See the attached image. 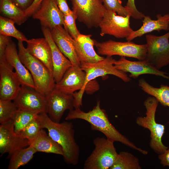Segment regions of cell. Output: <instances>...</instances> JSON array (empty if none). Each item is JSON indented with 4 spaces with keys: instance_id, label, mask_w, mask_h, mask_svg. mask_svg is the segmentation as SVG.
<instances>
[{
    "instance_id": "cell-15",
    "label": "cell",
    "mask_w": 169,
    "mask_h": 169,
    "mask_svg": "<svg viewBox=\"0 0 169 169\" xmlns=\"http://www.w3.org/2000/svg\"><path fill=\"white\" fill-rule=\"evenodd\" d=\"M114 65L118 70L130 73L131 78L136 79L140 75L148 74L169 80L167 73L158 69L147 60L131 61L127 59L125 57H121L118 60L115 61Z\"/></svg>"
},
{
    "instance_id": "cell-30",
    "label": "cell",
    "mask_w": 169,
    "mask_h": 169,
    "mask_svg": "<svg viewBox=\"0 0 169 169\" xmlns=\"http://www.w3.org/2000/svg\"><path fill=\"white\" fill-rule=\"evenodd\" d=\"M38 114L18 109L12 116L15 132L18 135L20 131L33 120L36 118Z\"/></svg>"
},
{
    "instance_id": "cell-2",
    "label": "cell",
    "mask_w": 169,
    "mask_h": 169,
    "mask_svg": "<svg viewBox=\"0 0 169 169\" xmlns=\"http://www.w3.org/2000/svg\"><path fill=\"white\" fill-rule=\"evenodd\" d=\"M76 119L87 121L90 124L92 130L100 131L109 139L119 142L143 155L148 153L147 151L136 146L115 129L110 121L105 110L101 109L100 100L97 101L96 105L93 109L88 112L83 111L80 108L69 110L65 120Z\"/></svg>"
},
{
    "instance_id": "cell-35",
    "label": "cell",
    "mask_w": 169,
    "mask_h": 169,
    "mask_svg": "<svg viewBox=\"0 0 169 169\" xmlns=\"http://www.w3.org/2000/svg\"><path fill=\"white\" fill-rule=\"evenodd\" d=\"M125 7L131 17L134 19H142L145 16L143 13L139 11L137 9L135 0H128L126 5Z\"/></svg>"
},
{
    "instance_id": "cell-37",
    "label": "cell",
    "mask_w": 169,
    "mask_h": 169,
    "mask_svg": "<svg viewBox=\"0 0 169 169\" xmlns=\"http://www.w3.org/2000/svg\"><path fill=\"white\" fill-rule=\"evenodd\" d=\"M43 0H34L31 5L24 10L26 16L27 18L30 17L39 8Z\"/></svg>"
},
{
    "instance_id": "cell-21",
    "label": "cell",
    "mask_w": 169,
    "mask_h": 169,
    "mask_svg": "<svg viewBox=\"0 0 169 169\" xmlns=\"http://www.w3.org/2000/svg\"><path fill=\"white\" fill-rule=\"evenodd\" d=\"M91 34H81L74 39V44L78 59L80 63H93L101 61L105 58L95 51V40Z\"/></svg>"
},
{
    "instance_id": "cell-19",
    "label": "cell",
    "mask_w": 169,
    "mask_h": 169,
    "mask_svg": "<svg viewBox=\"0 0 169 169\" xmlns=\"http://www.w3.org/2000/svg\"><path fill=\"white\" fill-rule=\"evenodd\" d=\"M44 37L48 41L51 50L53 64V77L56 83L62 78L66 71L72 65L70 61L61 52L52 38L51 30L41 27Z\"/></svg>"
},
{
    "instance_id": "cell-27",
    "label": "cell",
    "mask_w": 169,
    "mask_h": 169,
    "mask_svg": "<svg viewBox=\"0 0 169 169\" xmlns=\"http://www.w3.org/2000/svg\"><path fill=\"white\" fill-rule=\"evenodd\" d=\"M23 148L17 150L11 156L8 169H17L27 164L33 158L37 152L31 146Z\"/></svg>"
},
{
    "instance_id": "cell-39",
    "label": "cell",
    "mask_w": 169,
    "mask_h": 169,
    "mask_svg": "<svg viewBox=\"0 0 169 169\" xmlns=\"http://www.w3.org/2000/svg\"><path fill=\"white\" fill-rule=\"evenodd\" d=\"M18 7L23 10L29 8L34 0H11Z\"/></svg>"
},
{
    "instance_id": "cell-18",
    "label": "cell",
    "mask_w": 169,
    "mask_h": 169,
    "mask_svg": "<svg viewBox=\"0 0 169 169\" xmlns=\"http://www.w3.org/2000/svg\"><path fill=\"white\" fill-rule=\"evenodd\" d=\"M5 57L8 63L15 69L21 85L35 90V86L32 75L22 62L16 44L12 40L6 49Z\"/></svg>"
},
{
    "instance_id": "cell-29",
    "label": "cell",
    "mask_w": 169,
    "mask_h": 169,
    "mask_svg": "<svg viewBox=\"0 0 169 169\" xmlns=\"http://www.w3.org/2000/svg\"><path fill=\"white\" fill-rule=\"evenodd\" d=\"M15 23L12 20L0 16V34L14 38L18 41L26 42L28 39L22 32L16 28Z\"/></svg>"
},
{
    "instance_id": "cell-5",
    "label": "cell",
    "mask_w": 169,
    "mask_h": 169,
    "mask_svg": "<svg viewBox=\"0 0 169 169\" xmlns=\"http://www.w3.org/2000/svg\"><path fill=\"white\" fill-rule=\"evenodd\" d=\"M114 141L103 137H97L93 140L95 148L84 162V169H108L117 159Z\"/></svg>"
},
{
    "instance_id": "cell-6",
    "label": "cell",
    "mask_w": 169,
    "mask_h": 169,
    "mask_svg": "<svg viewBox=\"0 0 169 169\" xmlns=\"http://www.w3.org/2000/svg\"><path fill=\"white\" fill-rule=\"evenodd\" d=\"M95 46L99 55L109 57L117 55L133 58L139 60H146V44H140L131 41L121 42L111 39L99 42L95 40Z\"/></svg>"
},
{
    "instance_id": "cell-22",
    "label": "cell",
    "mask_w": 169,
    "mask_h": 169,
    "mask_svg": "<svg viewBox=\"0 0 169 169\" xmlns=\"http://www.w3.org/2000/svg\"><path fill=\"white\" fill-rule=\"evenodd\" d=\"M26 49L28 52L43 63L52 72L53 64L51 50L45 38L28 39Z\"/></svg>"
},
{
    "instance_id": "cell-20",
    "label": "cell",
    "mask_w": 169,
    "mask_h": 169,
    "mask_svg": "<svg viewBox=\"0 0 169 169\" xmlns=\"http://www.w3.org/2000/svg\"><path fill=\"white\" fill-rule=\"evenodd\" d=\"M51 35L58 48L71 62L72 65L80 66L74 44V39L62 25L56 26L51 30Z\"/></svg>"
},
{
    "instance_id": "cell-11",
    "label": "cell",
    "mask_w": 169,
    "mask_h": 169,
    "mask_svg": "<svg viewBox=\"0 0 169 169\" xmlns=\"http://www.w3.org/2000/svg\"><path fill=\"white\" fill-rule=\"evenodd\" d=\"M117 14L115 11L106 9L99 26L101 36L108 34L126 39L134 31L130 25V15L123 16Z\"/></svg>"
},
{
    "instance_id": "cell-8",
    "label": "cell",
    "mask_w": 169,
    "mask_h": 169,
    "mask_svg": "<svg viewBox=\"0 0 169 169\" xmlns=\"http://www.w3.org/2000/svg\"><path fill=\"white\" fill-rule=\"evenodd\" d=\"M86 78V73L80 66L72 65L66 71L61 80L55 84L54 88L69 94H73L76 92L77 96L79 100H82L85 91L91 95L100 89V87L85 86Z\"/></svg>"
},
{
    "instance_id": "cell-12",
    "label": "cell",
    "mask_w": 169,
    "mask_h": 169,
    "mask_svg": "<svg viewBox=\"0 0 169 169\" xmlns=\"http://www.w3.org/2000/svg\"><path fill=\"white\" fill-rule=\"evenodd\" d=\"M45 97L46 112L55 122H59L65 111L74 109L73 94L65 93L54 88Z\"/></svg>"
},
{
    "instance_id": "cell-31",
    "label": "cell",
    "mask_w": 169,
    "mask_h": 169,
    "mask_svg": "<svg viewBox=\"0 0 169 169\" xmlns=\"http://www.w3.org/2000/svg\"><path fill=\"white\" fill-rule=\"evenodd\" d=\"M18 109L12 100L0 99V123L4 124L12 120L13 115Z\"/></svg>"
},
{
    "instance_id": "cell-26",
    "label": "cell",
    "mask_w": 169,
    "mask_h": 169,
    "mask_svg": "<svg viewBox=\"0 0 169 169\" xmlns=\"http://www.w3.org/2000/svg\"><path fill=\"white\" fill-rule=\"evenodd\" d=\"M138 85L145 93L154 97L162 105L169 107V86L161 84L159 88L155 87L143 78L139 80Z\"/></svg>"
},
{
    "instance_id": "cell-3",
    "label": "cell",
    "mask_w": 169,
    "mask_h": 169,
    "mask_svg": "<svg viewBox=\"0 0 169 169\" xmlns=\"http://www.w3.org/2000/svg\"><path fill=\"white\" fill-rule=\"evenodd\" d=\"M18 54L20 59L32 77L35 90L44 96L55 88V82L53 73L42 62L31 55L18 41Z\"/></svg>"
},
{
    "instance_id": "cell-28",
    "label": "cell",
    "mask_w": 169,
    "mask_h": 169,
    "mask_svg": "<svg viewBox=\"0 0 169 169\" xmlns=\"http://www.w3.org/2000/svg\"><path fill=\"white\" fill-rule=\"evenodd\" d=\"M139 159L127 151H121L110 169H141Z\"/></svg>"
},
{
    "instance_id": "cell-17",
    "label": "cell",
    "mask_w": 169,
    "mask_h": 169,
    "mask_svg": "<svg viewBox=\"0 0 169 169\" xmlns=\"http://www.w3.org/2000/svg\"><path fill=\"white\" fill-rule=\"evenodd\" d=\"M29 146L28 141L16 133L12 120L0 125L1 156L8 153L9 157L17 150Z\"/></svg>"
},
{
    "instance_id": "cell-4",
    "label": "cell",
    "mask_w": 169,
    "mask_h": 169,
    "mask_svg": "<svg viewBox=\"0 0 169 169\" xmlns=\"http://www.w3.org/2000/svg\"><path fill=\"white\" fill-rule=\"evenodd\" d=\"M159 102L154 97H149L144 101V105L146 110V116H138L136 123L139 125L147 129L150 132V146L156 153L161 154L168 147L162 142V138L165 132V126L158 123L155 115Z\"/></svg>"
},
{
    "instance_id": "cell-9",
    "label": "cell",
    "mask_w": 169,
    "mask_h": 169,
    "mask_svg": "<svg viewBox=\"0 0 169 169\" xmlns=\"http://www.w3.org/2000/svg\"><path fill=\"white\" fill-rule=\"evenodd\" d=\"M77 19L89 28L99 27L106 9L101 0H69Z\"/></svg>"
},
{
    "instance_id": "cell-40",
    "label": "cell",
    "mask_w": 169,
    "mask_h": 169,
    "mask_svg": "<svg viewBox=\"0 0 169 169\" xmlns=\"http://www.w3.org/2000/svg\"><path fill=\"white\" fill-rule=\"evenodd\" d=\"M158 157L163 166H169V147L163 153L159 154Z\"/></svg>"
},
{
    "instance_id": "cell-38",
    "label": "cell",
    "mask_w": 169,
    "mask_h": 169,
    "mask_svg": "<svg viewBox=\"0 0 169 169\" xmlns=\"http://www.w3.org/2000/svg\"><path fill=\"white\" fill-rule=\"evenodd\" d=\"M58 6L64 15L69 14L71 13V10L69 7L67 0H56Z\"/></svg>"
},
{
    "instance_id": "cell-32",
    "label": "cell",
    "mask_w": 169,
    "mask_h": 169,
    "mask_svg": "<svg viewBox=\"0 0 169 169\" xmlns=\"http://www.w3.org/2000/svg\"><path fill=\"white\" fill-rule=\"evenodd\" d=\"M37 118L29 123L20 131L18 135L28 141L33 140L42 129Z\"/></svg>"
},
{
    "instance_id": "cell-10",
    "label": "cell",
    "mask_w": 169,
    "mask_h": 169,
    "mask_svg": "<svg viewBox=\"0 0 169 169\" xmlns=\"http://www.w3.org/2000/svg\"><path fill=\"white\" fill-rule=\"evenodd\" d=\"M147 52L146 60L160 70L169 64V32L157 36L146 35Z\"/></svg>"
},
{
    "instance_id": "cell-16",
    "label": "cell",
    "mask_w": 169,
    "mask_h": 169,
    "mask_svg": "<svg viewBox=\"0 0 169 169\" xmlns=\"http://www.w3.org/2000/svg\"><path fill=\"white\" fill-rule=\"evenodd\" d=\"M28 87L21 85L17 96L13 100L18 109L37 114L46 112L45 96Z\"/></svg>"
},
{
    "instance_id": "cell-41",
    "label": "cell",
    "mask_w": 169,
    "mask_h": 169,
    "mask_svg": "<svg viewBox=\"0 0 169 169\" xmlns=\"http://www.w3.org/2000/svg\"><path fill=\"white\" fill-rule=\"evenodd\" d=\"M168 30H169V27H168Z\"/></svg>"
},
{
    "instance_id": "cell-33",
    "label": "cell",
    "mask_w": 169,
    "mask_h": 169,
    "mask_svg": "<svg viewBox=\"0 0 169 169\" xmlns=\"http://www.w3.org/2000/svg\"><path fill=\"white\" fill-rule=\"evenodd\" d=\"M76 19L77 16L72 10L70 14L64 15V21L65 24L64 28L68 31L74 39L76 38L81 34L76 25L75 20Z\"/></svg>"
},
{
    "instance_id": "cell-14",
    "label": "cell",
    "mask_w": 169,
    "mask_h": 169,
    "mask_svg": "<svg viewBox=\"0 0 169 169\" xmlns=\"http://www.w3.org/2000/svg\"><path fill=\"white\" fill-rule=\"evenodd\" d=\"M32 16L39 21L41 27L50 30L59 25L65 27L64 15L59 9L56 0H43Z\"/></svg>"
},
{
    "instance_id": "cell-7",
    "label": "cell",
    "mask_w": 169,
    "mask_h": 169,
    "mask_svg": "<svg viewBox=\"0 0 169 169\" xmlns=\"http://www.w3.org/2000/svg\"><path fill=\"white\" fill-rule=\"evenodd\" d=\"M116 60L112 57L107 56L101 61L93 63H80V66L86 73L85 86L99 87L95 79L100 76L111 74L118 77L124 82H129L131 78L126 73L118 70L114 66Z\"/></svg>"
},
{
    "instance_id": "cell-13",
    "label": "cell",
    "mask_w": 169,
    "mask_h": 169,
    "mask_svg": "<svg viewBox=\"0 0 169 169\" xmlns=\"http://www.w3.org/2000/svg\"><path fill=\"white\" fill-rule=\"evenodd\" d=\"M13 69L5 57L0 59V99L13 100L21 89V84Z\"/></svg>"
},
{
    "instance_id": "cell-23",
    "label": "cell",
    "mask_w": 169,
    "mask_h": 169,
    "mask_svg": "<svg viewBox=\"0 0 169 169\" xmlns=\"http://www.w3.org/2000/svg\"><path fill=\"white\" fill-rule=\"evenodd\" d=\"M157 19L152 20L148 16H145L142 21L143 25L138 29L133 31L126 38L127 41H131L135 38L141 37L145 34L154 31L168 30L169 26V14L163 15L158 14Z\"/></svg>"
},
{
    "instance_id": "cell-34",
    "label": "cell",
    "mask_w": 169,
    "mask_h": 169,
    "mask_svg": "<svg viewBox=\"0 0 169 169\" xmlns=\"http://www.w3.org/2000/svg\"><path fill=\"white\" fill-rule=\"evenodd\" d=\"M107 10L116 12L120 15L125 16L130 15L125 7L123 6L121 0H101Z\"/></svg>"
},
{
    "instance_id": "cell-24",
    "label": "cell",
    "mask_w": 169,
    "mask_h": 169,
    "mask_svg": "<svg viewBox=\"0 0 169 169\" xmlns=\"http://www.w3.org/2000/svg\"><path fill=\"white\" fill-rule=\"evenodd\" d=\"M29 146L33 147L37 152L52 153L63 156L64 151L62 146L54 140L42 128L36 137L28 141Z\"/></svg>"
},
{
    "instance_id": "cell-25",
    "label": "cell",
    "mask_w": 169,
    "mask_h": 169,
    "mask_svg": "<svg viewBox=\"0 0 169 169\" xmlns=\"http://www.w3.org/2000/svg\"><path fill=\"white\" fill-rule=\"evenodd\" d=\"M0 12L2 16L13 20L18 25L25 22L28 18L23 10L11 0H0Z\"/></svg>"
},
{
    "instance_id": "cell-36",
    "label": "cell",
    "mask_w": 169,
    "mask_h": 169,
    "mask_svg": "<svg viewBox=\"0 0 169 169\" xmlns=\"http://www.w3.org/2000/svg\"><path fill=\"white\" fill-rule=\"evenodd\" d=\"M11 40L10 37L0 34V59L5 57L6 49Z\"/></svg>"
},
{
    "instance_id": "cell-1",
    "label": "cell",
    "mask_w": 169,
    "mask_h": 169,
    "mask_svg": "<svg viewBox=\"0 0 169 169\" xmlns=\"http://www.w3.org/2000/svg\"><path fill=\"white\" fill-rule=\"evenodd\" d=\"M37 119L41 128L47 129L49 135L62 147L65 162L74 166L77 165L80 156V147L75 141L72 123L67 121L55 122L45 112L38 114Z\"/></svg>"
}]
</instances>
